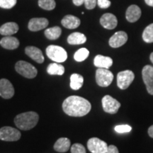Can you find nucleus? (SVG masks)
I'll use <instances>...</instances> for the list:
<instances>
[{
    "instance_id": "ddd939ff",
    "label": "nucleus",
    "mask_w": 153,
    "mask_h": 153,
    "mask_svg": "<svg viewBox=\"0 0 153 153\" xmlns=\"http://www.w3.org/2000/svg\"><path fill=\"white\" fill-rule=\"evenodd\" d=\"M100 24L106 29L111 30L117 26L118 20L115 15L110 13H106L101 17Z\"/></svg>"
},
{
    "instance_id": "f257e3e1",
    "label": "nucleus",
    "mask_w": 153,
    "mask_h": 153,
    "mask_svg": "<svg viewBox=\"0 0 153 153\" xmlns=\"http://www.w3.org/2000/svg\"><path fill=\"white\" fill-rule=\"evenodd\" d=\"M89 101L78 96L69 97L62 103V109L67 115L73 117L85 116L91 111Z\"/></svg>"
},
{
    "instance_id": "f704fd0d",
    "label": "nucleus",
    "mask_w": 153,
    "mask_h": 153,
    "mask_svg": "<svg viewBox=\"0 0 153 153\" xmlns=\"http://www.w3.org/2000/svg\"><path fill=\"white\" fill-rule=\"evenodd\" d=\"M72 1H73L74 4L77 7H79L85 3V0H72Z\"/></svg>"
},
{
    "instance_id": "2eb2a0df",
    "label": "nucleus",
    "mask_w": 153,
    "mask_h": 153,
    "mask_svg": "<svg viewBox=\"0 0 153 153\" xmlns=\"http://www.w3.org/2000/svg\"><path fill=\"white\" fill-rule=\"evenodd\" d=\"M25 53L30 57L32 60L36 61V62L41 64L44 62V56L42 51L38 48L34 46H28L25 48Z\"/></svg>"
},
{
    "instance_id": "f8f14e48",
    "label": "nucleus",
    "mask_w": 153,
    "mask_h": 153,
    "mask_svg": "<svg viewBox=\"0 0 153 153\" xmlns=\"http://www.w3.org/2000/svg\"><path fill=\"white\" fill-rule=\"evenodd\" d=\"M128 41V35L124 31H118L115 33L109 39V45L111 47L119 48L123 45Z\"/></svg>"
},
{
    "instance_id": "b1692460",
    "label": "nucleus",
    "mask_w": 153,
    "mask_h": 153,
    "mask_svg": "<svg viewBox=\"0 0 153 153\" xmlns=\"http://www.w3.org/2000/svg\"><path fill=\"white\" fill-rule=\"evenodd\" d=\"M47 72L51 75H62L65 72V68L60 64L51 63L48 66Z\"/></svg>"
},
{
    "instance_id": "aec40b11",
    "label": "nucleus",
    "mask_w": 153,
    "mask_h": 153,
    "mask_svg": "<svg viewBox=\"0 0 153 153\" xmlns=\"http://www.w3.org/2000/svg\"><path fill=\"white\" fill-rule=\"evenodd\" d=\"M19 30V26L15 22H8L0 27V34L9 36L16 33Z\"/></svg>"
},
{
    "instance_id": "473e14b6",
    "label": "nucleus",
    "mask_w": 153,
    "mask_h": 153,
    "mask_svg": "<svg viewBox=\"0 0 153 153\" xmlns=\"http://www.w3.org/2000/svg\"><path fill=\"white\" fill-rule=\"evenodd\" d=\"M84 4L87 9H93L97 5V0H85Z\"/></svg>"
},
{
    "instance_id": "6ab92c4d",
    "label": "nucleus",
    "mask_w": 153,
    "mask_h": 153,
    "mask_svg": "<svg viewBox=\"0 0 153 153\" xmlns=\"http://www.w3.org/2000/svg\"><path fill=\"white\" fill-rule=\"evenodd\" d=\"M0 45L7 50H14L19 46V41L16 38L12 36H5L0 41Z\"/></svg>"
},
{
    "instance_id": "e433bc0d",
    "label": "nucleus",
    "mask_w": 153,
    "mask_h": 153,
    "mask_svg": "<svg viewBox=\"0 0 153 153\" xmlns=\"http://www.w3.org/2000/svg\"><path fill=\"white\" fill-rule=\"evenodd\" d=\"M145 1L148 5L153 7V0H145Z\"/></svg>"
},
{
    "instance_id": "5701e85b",
    "label": "nucleus",
    "mask_w": 153,
    "mask_h": 153,
    "mask_svg": "<svg viewBox=\"0 0 153 153\" xmlns=\"http://www.w3.org/2000/svg\"><path fill=\"white\" fill-rule=\"evenodd\" d=\"M84 84V77L79 74H73L70 76V87L73 90H78Z\"/></svg>"
},
{
    "instance_id": "2f4dec72",
    "label": "nucleus",
    "mask_w": 153,
    "mask_h": 153,
    "mask_svg": "<svg viewBox=\"0 0 153 153\" xmlns=\"http://www.w3.org/2000/svg\"><path fill=\"white\" fill-rule=\"evenodd\" d=\"M111 1L109 0H97V4L101 9H106L111 6Z\"/></svg>"
},
{
    "instance_id": "20e7f679",
    "label": "nucleus",
    "mask_w": 153,
    "mask_h": 153,
    "mask_svg": "<svg viewBox=\"0 0 153 153\" xmlns=\"http://www.w3.org/2000/svg\"><path fill=\"white\" fill-rule=\"evenodd\" d=\"M15 70L19 74L28 79H33L36 77L38 74V71L35 67L26 61L21 60L17 62L15 65Z\"/></svg>"
},
{
    "instance_id": "412c9836",
    "label": "nucleus",
    "mask_w": 153,
    "mask_h": 153,
    "mask_svg": "<svg viewBox=\"0 0 153 153\" xmlns=\"http://www.w3.org/2000/svg\"><path fill=\"white\" fill-rule=\"evenodd\" d=\"M70 145L71 143L70 139L67 137H60L55 143L54 149L58 152H66L70 148Z\"/></svg>"
},
{
    "instance_id": "9d476101",
    "label": "nucleus",
    "mask_w": 153,
    "mask_h": 153,
    "mask_svg": "<svg viewBox=\"0 0 153 153\" xmlns=\"http://www.w3.org/2000/svg\"><path fill=\"white\" fill-rule=\"evenodd\" d=\"M143 79L148 93L153 95V67L146 65L143 69Z\"/></svg>"
},
{
    "instance_id": "4468645a",
    "label": "nucleus",
    "mask_w": 153,
    "mask_h": 153,
    "mask_svg": "<svg viewBox=\"0 0 153 153\" xmlns=\"http://www.w3.org/2000/svg\"><path fill=\"white\" fill-rule=\"evenodd\" d=\"M48 20L45 18H33L28 22V28L31 31H38L48 26Z\"/></svg>"
},
{
    "instance_id": "f3484780",
    "label": "nucleus",
    "mask_w": 153,
    "mask_h": 153,
    "mask_svg": "<svg viewBox=\"0 0 153 153\" xmlns=\"http://www.w3.org/2000/svg\"><path fill=\"white\" fill-rule=\"evenodd\" d=\"M94 64L98 68L108 69L112 66L113 60L110 57L104 56L101 55H97L94 57Z\"/></svg>"
},
{
    "instance_id": "39448f33",
    "label": "nucleus",
    "mask_w": 153,
    "mask_h": 153,
    "mask_svg": "<svg viewBox=\"0 0 153 153\" xmlns=\"http://www.w3.org/2000/svg\"><path fill=\"white\" fill-rule=\"evenodd\" d=\"M114 79V74L108 69L99 68L96 72V82L100 87L109 86Z\"/></svg>"
},
{
    "instance_id": "a878e982",
    "label": "nucleus",
    "mask_w": 153,
    "mask_h": 153,
    "mask_svg": "<svg viewBox=\"0 0 153 153\" xmlns=\"http://www.w3.org/2000/svg\"><path fill=\"white\" fill-rule=\"evenodd\" d=\"M143 39L146 43H153V24H151L145 28L143 33Z\"/></svg>"
},
{
    "instance_id": "7ed1b4c3",
    "label": "nucleus",
    "mask_w": 153,
    "mask_h": 153,
    "mask_svg": "<svg viewBox=\"0 0 153 153\" xmlns=\"http://www.w3.org/2000/svg\"><path fill=\"white\" fill-rule=\"evenodd\" d=\"M47 56L55 62H63L68 59V53L63 48L51 45L46 48Z\"/></svg>"
},
{
    "instance_id": "7c9ffc66",
    "label": "nucleus",
    "mask_w": 153,
    "mask_h": 153,
    "mask_svg": "<svg viewBox=\"0 0 153 153\" xmlns=\"http://www.w3.org/2000/svg\"><path fill=\"white\" fill-rule=\"evenodd\" d=\"M132 130L131 126L128 125H120V126H116L115 127V131L117 133H128Z\"/></svg>"
},
{
    "instance_id": "9b49d317",
    "label": "nucleus",
    "mask_w": 153,
    "mask_h": 153,
    "mask_svg": "<svg viewBox=\"0 0 153 153\" xmlns=\"http://www.w3.org/2000/svg\"><path fill=\"white\" fill-rule=\"evenodd\" d=\"M14 95V88L7 79H0V96L4 99H11Z\"/></svg>"
},
{
    "instance_id": "6e6552de",
    "label": "nucleus",
    "mask_w": 153,
    "mask_h": 153,
    "mask_svg": "<svg viewBox=\"0 0 153 153\" xmlns=\"http://www.w3.org/2000/svg\"><path fill=\"white\" fill-rule=\"evenodd\" d=\"M101 102H102L103 109L104 111L110 114H116L120 107L119 101L109 95L104 96Z\"/></svg>"
},
{
    "instance_id": "cd10ccee",
    "label": "nucleus",
    "mask_w": 153,
    "mask_h": 153,
    "mask_svg": "<svg viewBox=\"0 0 153 153\" xmlns=\"http://www.w3.org/2000/svg\"><path fill=\"white\" fill-rule=\"evenodd\" d=\"M38 5L41 8L50 11L55 8L56 4H55V0H39Z\"/></svg>"
},
{
    "instance_id": "c756f323",
    "label": "nucleus",
    "mask_w": 153,
    "mask_h": 153,
    "mask_svg": "<svg viewBox=\"0 0 153 153\" xmlns=\"http://www.w3.org/2000/svg\"><path fill=\"white\" fill-rule=\"evenodd\" d=\"M70 150H71V153H87L85 147L79 143H75L72 145Z\"/></svg>"
},
{
    "instance_id": "c85d7f7f",
    "label": "nucleus",
    "mask_w": 153,
    "mask_h": 153,
    "mask_svg": "<svg viewBox=\"0 0 153 153\" xmlns=\"http://www.w3.org/2000/svg\"><path fill=\"white\" fill-rule=\"evenodd\" d=\"M17 0H0V7L3 9H11L16 4Z\"/></svg>"
},
{
    "instance_id": "72a5a7b5",
    "label": "nucleus",
    "mask_w": 153,
    "mask_h": 153,
    "mask_svg": "<svg viewBox=\"0 0 153 153\" xmlns=\"http://www.w3.org/2000/svg\"><path fill=\"white\" fill-rule=\"evenodd\" d=\"M106 153H119V152H118V148L115 145H111L108 147V150H107Z\"/></svg>"
},
{
    "instance_id": "0eeeda50",
    "label": "nucleus",
    "mask_w": 153,
    "mask_h": 153,
    "mask_svg": "<svg viewBox=\"0 0 153 153\" xmlns=\"http://www.w3.org/2000/svg\"><path fill=\"white\" fill-rule=\"evenodd\" d=\"M135 78L133 72L131 70H125L118 72L117 74V85L120 89H126Z\"/></svg>"
},
{
    "instance_id": "a211bd4d",
    "label": "nucleus",
    "mask_w": 153,
    "mask_h": 153,
    "mask_svg": "<svg viewBox=\"0 0 153 153\" xmlns=\"http://www.w3.org/2000/svg\"><path fill=\"white\" fill-rule=\"evenodd\" d=\"M79 19L72 15H67L62 19L61 24L64 27L68 29H74L79 27L80 25Z\"/></svg>"
},
{
    "instance_id": "dca6fc26",
    "label": "nucleus",
    "mask_w": 153,
    "mask_h": 153,
    "mask_svg": "<svg viewBox=\"0 0 153 153\" xmlns=\"http://www.w3.org/2000/svg\"><path fill=\"white\" fill-rule=\"evenodd\" d=\"M141 14H142V11H141L140 7L138 6L133 4L130 6L127 9L126 13V19L129 22L133 23L137 22L140 18Z\"/></svg>"
},
{
    "instance_id": "423d86ee",
    "label": "nucleus",
    "mask_w": 153,
    "mask_h": 153,
    "mask_svg": "<svg viewBox=\"0 0 153 153\" xmlns=\"http://www.w3.org/2000/svg\"><path fill=\"white\" fill-rule=\"evenodd\" d=\"M21 132L10 126H4L0 128V140L4 141H17L21 138Z\"/></svg>"
},
{
    "instance_id": "c9c22d12",
    "label": "nucleus",
    "mask_w": 153,
    "mask_h": 153,
    "mask_svg": "<svg viewBox=\"0 0 153 153\" xmlns=\"http://www.w3.org/2000/svg\"><path fill=\"white\" fill-rule=\"evenodd\" d=\"M148 134L149 135H150V137L153 138V125L151 126L148 128Z\"/></svg>"
},
{
    "instance_id": "4c0bfd02",
    "label": "nucleus",
    "mask_w": 153,
    "mask_h": 153,
    "mask_svg": "<svg viewBox=\"0 0 153 153\" xmlns=\"http://www.w3.org/2000/svg\"><path fill=\"white\" fill-rule=\"evenodd\" d=\"M150 58L151 62H152L153 63V52L150 54Z\"/></svg>"
},
{
    "instance_id": "4be33fe9",
    "label": "nucleus",
    "mask_w": 153,
    "mask_h": 153,
    "mask_svg": "<svg viewBox=\"0 0 153 153\" xmlns=\"http://www.w3.org/2000/svg\"><path fill=\"white\" fill-rule=\"evenodd\" d=\"M87 41V38L83 33L74 32L70 34L68 38V43L70 45H80Z\"/></svg>"
},
{
    "instance_id": "393cba45",
    "label": "nucleus",
    "mask_w": 153,
    "mask_h": 153,
    "mask_svg": "<svg viewBox=\"0 0 153 153\" xmlns=\"http://www.w3.org/2000/svg\"><path fill=\"white\" fill-rule=\"evenodd\" d=\"M45 36L49 40H56L62 33V30L59 26L49 28L45 30Z\"/></svg>"
},
{
    "instance_id": "1a4fd4ad",
    "label": "nucleus",
    "mask_w": 153,
    "mask_h": 153,
    "mask_svg": "<svg viewBox=\"0 0 153 153\" xmlns=\"http://www.w3.org/2000/svg\"><path fill=\"white\" fill-rule=\"evenodd\" d=\"M108 145L98 137H91L88 140L87 148L91 153H106Z\"/></svg>"
},
{
    "instance_id": "bb28decb",
    "label": "nucleus",
    "mask_w": 153,
    "mask_h": 153,
    "mask_svg": "<svg viewBox=\"0 0 153 153\" xmlns=\"http://www.w3.org/2000/svg\"><path fill=\"white\" fill-rule=\"evenodd\" d=\"M89 55V51L87 48H80L74 53V58L77 62H82L87 58Z\"/></svg>"
},
{
    "instance_id": "f03ea898",
    "label": "nucleus",
    "mask_w": 153,
    "mask_h": 153,
    "mask_svg": "<svg viewBox=\"0 0 153 153\" xmlns=\"http://www.w3.org/2000/svg\"><path fill=\"white\" fill-rule=\"evenodd\" d=\"M39 116L34 111L25 112L20 114L15 117L14 123L19 129L28 131L33 128L37 125Z\"/></svg>"
}]
</instances>
